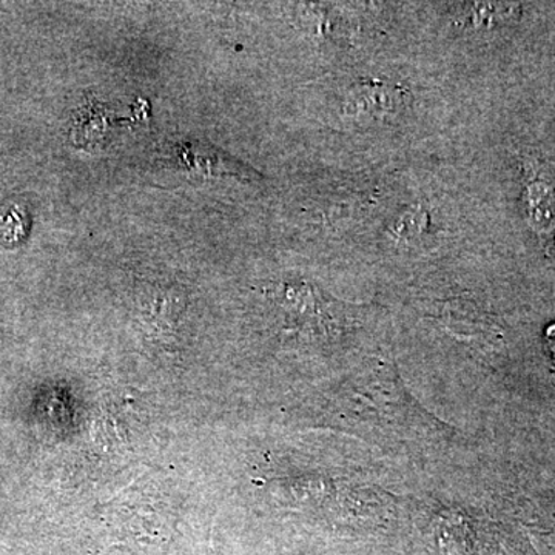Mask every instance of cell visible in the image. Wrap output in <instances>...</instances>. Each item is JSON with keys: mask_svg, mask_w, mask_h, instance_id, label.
Masks as SVG:
<instances>
[{"mask_svg": "<svg viewBox=\"0 0 555 555\" xmlns=\"http://www.w3.org/2000/svg\"><path fill=\"white\" fill-rule=\"evenodd\" d=\"M427 225H429V215L422 207H412L397 219L392 230L398 238L412 240L422 235Z\"/></svg>", "mask_w": 555, "mask_h": 555, "instance_id": "5b68a950", "label": "cell"}, {"mask_svg": "<svg viewBox=\"0 0 555 555\" xmlns=\"http://www.w3.org/2000/svg\"><path fill=\"white\" fill-rule=\"evenodd\" d=\"M467 10L466 22L474 28H491L495 27L499 22L507 20V14L513 9V5H505V3H473Z\"/></svg>", "mask_w": 555, "mask_h": 555, "instance_id": "277c9868", "label": "cell"}, {"mask_svg": "<svg viewBox=\"0 0 555 555\" xmlns=\"http://www.w3.org/2000/svg\"><path fill=\"white\" fill-rule=\"evenodd\" d=\"M546 346L547 350H550V356L553 357L555 366V324H551V326L546 328Z\"/></svg>", "mask_w": 555, "mask_h": 555, "instance_id": "8992f818", "label": "cell"}, {"mask_svg": "<svg viewBox=\"0 0 555 555\" xmlns=\"http://www.w3.org/2000/svg\"><path fill=\"white\" fill-rule=\"evenodd\" d=\"M409 91L390 80L371 79L357 83L345 100V115L358 122L393 118L408 105Z\"/></svg>", "mask_w": 555, "mask_h": 555, "instance_id": "6da1fadb", "label": "cell"}, {"mask_svg": "<svg viewBox=\"0 0 555 555\" xmlns=\"http://www.w3.org/2000/svg\"><path fill=\"white\" fill-rule=\"evenodd\" d=\"M525 211L528 224L543 243L555 236V189L550 182L534 179L525 189Z\"/></svg>", "mask_w": 555, "mask_h": 555, "instance_id": "7a4b0ae2", "label": "cell"}, {"mask_svg": "<svg viewBox=\"0 0 555 555\" xmlns=\"http://www.w3.org/2000/svg\"><path fill=\"white\" fill-rule=\"evenodd\" d=\"M177 155L179 166L184 167L192 173L206 175V177H222V175L243 173L241 167H236V160L222 155L218 150L204 147V145L184 142L178 145Z\"/></svg>", "mask_w": 555, "mask_h": 555, "instance_id": "3957f363", "label": "cell"}]
</instances>
